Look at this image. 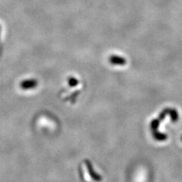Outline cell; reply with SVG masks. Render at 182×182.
Listing matches in <instances>:
<instances>
[{"label": "cell", "mask_w": 182, "mask_h": 182, "mask_svg": "<svg viewBox=\"0 0 182 182\" xmlns=\"http://www.w3.org/2000/svg\"><path fill=\"white\" fill-rule=\"evenodd\" d=\"M69 83H70L71 86H75V84H77V83H78V81H77L76 79H74V78H71V79L69 81Z\"/></svg>", "instance_id": "cell-4"}, {"label": "cell", "mask_w": 182, "mask_h": 182, "mask_svg": "<svg viewBox=\"0 0 182 182\" xmlns=\"http://www.w3.org/2000/svg\"><path fill=\"white\" fill-rule=\"evenodd\" d=\"M111 62L114 64H120V65H123V64L125 63L124 60H123L122 58H119V59H117V58H112Z\"/></svg>", "instance_id": "cell-3"}, {"label": "cell", "mask_w": 182, "mask_h": 182, "mask_svg": "<svg viewBox=\"0 0 182 182\" xmlns=\"http://www.w3.org/2000/svg\"><path fill=\"white\" fill-rule=\"evenodd\" d=\"M153 135L154 138L158 141H164L167 139L168 136L163 133L159 132V131H156V132L153 133Z\"/></svg>", "instance_id": "cell-1"}, {"label": "cell", "mask_w": 182, "mask_h": 182, "mask_svg": "<svg viewBox=\"0 0 182 182\" xmlns=\"http://www.w3.org/2000/svg\"><path fill=\"white\" fill-rule=\"evenodd\" d=\"M181 141H182V137H181Z\"/></svg>", "instance_id": "cell-5"}, {"label": "cell", "mask_w": 182, "mask_h": 182, "mask_svg": "<svg viewBox=\"0 0 182 182\" xmlns=\"http://www.w3.org/2000/svg\"><path fill=\"white\" fill-rule=\"evenodd\" d=\"M37 82L36 81H25L22 84L23 88H25V89H29V88H33L36 86Z\"/></svg>", "instance_id": "cell-2"}]
</instances>
